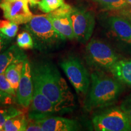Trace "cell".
<instances>
[{
	"label": "cell",
	"mask_w": 131,
	"mask_h": 131,
	"mask_svg": "<svg viewBox=\"0 0 131 131\" xmlns=\"http://www.w3.org/2000/svg\"><path fill=\"white\" fill-rule=\"evenodd\" d=\"M108 24L118 38L127 45H131V23L121 16H111Z\"/></svg>",
	"instance_id": "4fadbf2b"
},
{
	"label": "cell",
	"mask_w": 131,
	"mask_h": 131,
	"mask_svg": "<svg viewBox=\"0 0 131 131\" xmlns=\"http://www.w3.org/2000/svg\"><path fill=\"white\" fill-rule=\"evenodd\" d=\"M121 109L127 115L131 123V95L127 96L121 104Z\"/></svg>",
	"instance_id": "cb8c5ba5"
},
{
	"label": "cell",
	"mask_w": 131,
	"mask_h": 131,
	"mask_svg": "<svg viewBox=\"0 0 131 131\" xmlns=\"http://www.w3.org/2000/svg\"><path fill=\"white\" fill-rule=\"evenodd\" d=\"M21 113H23L21 111L13 107H10L4 109H0V126L3 127L7 119L15 117Z\"/></svg>",
	"instance_id": "7402d4cb"
},
{
	"label": "cell",
	"mask_w": 131,
	"mask_h": 131,
	"mask_svg": "<svg viewBox=\"0 0 131 131\" xmlns=\"http://www.w3.org/2000/svg\"><path fill=\"white\" fill-rule=\"evenodd\" d=\"M26 1L28 2V3L30 4L31 6H35L36 4H38V2L37 1V0H26Z\"/></svg>",
	"instance_id": "83f0119b"
},
{
	"label": "cell",
	"mask_w": 131,
	"mask_h": 131,
	"mask_svg": "<svg viewBox=\"0 0 131 131\" xmlns=\"http://www.w3.org/2000/svg\"><path fill=\"white\" fill-rule=\"evenodd\" d=\"M37 2H38V1H39V0H37Z\"/></svg>",
	"instance_id": "f546056e"
},
{
	"label": "cell",
	"mask_w": 131,
	"mask_h": 131,
	"mask_svg": "<svg viewBox=\"0 0 131 131\" xmlns=\"http://www.w3.org/2000/svg\"><path fill=\"white\" fill-rule=\"evenodd\" d=\"M9 40V39L6 38L0 34V53L6 47Z\"/></svg>",
	"instance_id": "4316f807"
},
{
	"label": "cell",
	"mask_w": 131,
	"mask_h": 131,
	"mask_svg": "<svg viewBox=\"0 0 131 131\" xmlns=\"http://www.w3.org/2000/svg\"><path fill=\"white\" fill-rule=\"evenodd\" d=\"M26 130L27 131H42V127L38 121L34 119H29L27 122V127Z\"/></svg>",
	"instance_id": "484cf974"
},
{
	"label": "cell",
	"mask_w": 131,
	"mask_h": 131,
	"mask_svg": "<svg viewBox=\"0 0 131 131\" xmlns=\"http://www.w3.org/2000/svg\"><path fill=\"white\" fill-rule=\"evenodd\" d=\"M69 15L72 23L75 38L83 44L91 38L95 27V18L92 13L76 7H72Z\"/></svg>",
	"instance_id": "52a82bcc"
},
{
	"label": "cell",
	"mask_w": 131,
	"mask_h": 131,
	"mask_svg": "<svg viewBox=\"0 0 131 131\" xmlns=\"http://www.w3.org/2000/svg\"><path fill=\"white\" fill-rule=\"evenodd\" d=\"M126 1H127V3H128V4L131 5V0H126Z\"/></svg>",
	"instance_id": "f1b7e54d"
},
{
	"label": "cell",
	"mask_w": 131,
	"mask_h": 131,
	"mask_svg": "<svg viewBox=\"0 0 131 131\" xmlns=\"http://www.w3.org/2000/svg\"><path fill=\"white\" fill-rule=\"evenodd\" d=\"M92 124L98 131H131V123L120 107L104 109L95 115Z\"/></svg>",
	"instance_id": "5b68a950"
},
{
	"label": "cell",
	"mask_w": 131,
	"mask_h": 131,
	"mask_svg": "<svg viewBox=\"0 0 131 131\" xmlns=\"http://www.w3.org/2000/svg\"><path fill=\"white\" fill-rule=\"evenodd\" d=\"M28 120L25 115L21 113L18 115L7 119L3 126L5 131H24L27 127Z\"/></svg>",
	"instance_id": "e0dca14e"
},
{
	"label": "cell",
	"mask_w": 131,
	"mask_h": 131,
	"mask_svg": "<svg viewBox=\"0 0 131 131\" xmlns=\"http://www.w3.org/2000/svg\"><path fill=\"white\" fill-rule=\"evenodd\" d=\"M18 30V26L12 21L0 19V34L10 40L15 37Z\"/></svg>",
	"instance_id": "ac0fdd59"
},
{
	"label": "cell",
	"mask_w": 131,
	"mask_h": 131,
	"mask_svg": "<svg viewBox=\"0 0 131 131\" xmlns=\"http://www.w3.org/2000/svg\"><path fill=\"white\" fill-rule=\"evenodd\" d=\"M16 43L19 48L25 50L32 49L34 46V42L32 36L27 31H24L18 35Z\"/></svg>",
	"instance_id": "44dd1931"
},
{
	"label": "cell",
	"mask_w": 131,
	"mask_h": 131,
	"mask_svg": "<svg viewBox=\"0 0 131 131\" xmlns=\"http://www.w3.org/2000/svg\"><path fill=\"white\" fill-rule=\"evenodd\" d=\"M123 89L122 83L115 78L96 70L91 75V87L84 102L85 109L91 111L112 105Z\"/></svg>",
	"instance_id": "7a4b0ae2"
},
{
	"label": "cell",
	"mask_w": 131,
	"mask_h": 131,
	"mask_svg": "<svg viewBox=\"0 0 131 131\" xmlns=\"http://www.w3.org/2000/svg\"><path fill=\"white\" fill-rule=\"evenodd\" d=\"M60 65L77 93L81 96H86L91 84V77L81 61L75 57H69Z\"/></svg>",
	"instance_id": "8992f818"
},
{
	"label": "cell",
	"mask_w": 131,
	"mask_h": 131,
	"mask_svg": "<svg viewBox=\"0 0 131 131\" xmlns=\"http://www.w3.org/2000/svg\"><path fill=\"white\" fill-rule=\"evenodd\" d=\"M37 121L41 126L42 131H73L80 129L77 122L61 117H51Z\"/></svg>",
	"instance_id": "7c38bea8"
},
{
	"label": "cell",
	"mask_w": 131,
	"mask_h": 131,
	"mask_svg": "<svg viewBox=\"0 0 131 131\" xmlns=\"http://www.w3.org/2000/svg\"><path fill=\"white\" fill-rule=\"evenodd\" d=\"M86 61L90 66L100 71H109L119 60L117 53L107 44L92 39L86 47Z\"/></svg>",
	"instance_id": "277c9868"
},
{
	"label": "cell",
	"mask_w": 131,
	"mask_h": 131,
	"mask_svg": "<svg viewBox=\"0 0 131 131\" xmlns=\"http://www.w3.org/2000/svg\"><path fill=\"white\" fill-rule=\"evenodd\" d=\"M14 96L0 89V106L9 105L14 103Z\"/></svg>",
	"instance_id": "d4e9b609"
},
{
	"label": "cell",
	"mask_w": 131,
	"mask_h": 131,
	"mask_svg": "<svg viewBox=\"0 0 131 131\" xmlns=\"http://www.w3.org/2000/svg\"><path fill=\"white\" fill-rule=\"evenodd\" d=\"M130 23H131V18H130Z\"/></svg>",
	"instance_id": "4dcf8cb0"
},
{
	"label": "cell",
	"mask_w": 131,
	"mask_h": 131,
	"mask_svg": "<svg viewBox=\"0 0 131 131\" xmlns=\"http://www.w3.org/2000/svg\"><path fill=\"white\" fill-rule=\"evenodd\" d=\"M32 75L34 88L53 103L58 113L71 110L74 97L55 65L46 61L36 63L32 68Z\"/></svg>",
	"instance_id": "6da1fadb"
},
{
	"label": "cell",
	"mask_w": 131,
	"mask_h": 131,
	"mask_svg": "<svg viewBox=\"0 0 131 131\" xmlns=\"http://www.w3.org/2000/svg\"><path fill=\"white\" fill-rule=\"evenodd\" d=\"M58 113L56 107L48 98L34 88L32 100L29 105V119L41 120Z\"/></svg>",
	"instance_id": "9c48e42d"
},
{
	"label": "cell",
	"mask_w": 131,
	"mask_h": 131,
	"mask_svg": "<svg viewBox=\"0 0 131 131\" xmlns=\"http://www.w3.org/2000/svg\"><path fill=\"white\" fill-rule=\"evenodd\" d=\"M26 55L18 46H12L7 50L0 53V74L4 73L9 65L16 61L25 60Z\"/></svg>",
	"instance_id": "9a60e30c"
},
{
	"label": "cell",
	"mask_w": 131,
	"mask_h": 131,
	"mask_svg": "<svg viewBox=\"0 0 131 131\" xmlns=\"http://www.w3.org/2000/svg\"><path fill=\"white\" fill-rule=\"evenodd\" d=\"M64 4V0H41L38 2V7L42 12L48 14Z\"/></svg>",
	"instance_id": "ffe728a7"
},
{
	"label": "cell",
	"mask_w": 131,
	"mask_h": 131,
	"mask_svg": "<svg viewBox=\"0 0 131 131\" xmlns=\"http://www.w3.org/2000/svg\"><path fill=\"white\" fill-rule=\"evenodd\" d=\"M34 82L32 75V68L28 60L24 62L22 75L16 91L18 103L24 107H28L32 100L34 94Z\"/></svg>",
	"instance_id": "8fae6325"
},
{
	"label": "cell",
	"mask_w": 131,
	"mask_h": 131,
	"mask_svg": "<svg viewBox=\"0 0 131 131\" xmlns=\"http://www.w3.org/2000/svg\"><path fill=\"white\" fill-rule=\"evenodd\" d=\"M0 89L2 90L5 92L7 93V94L11 95L14 96V97L16 96V92L13 88L10 83L6 78L4 73L0 74Z\"/></svg>",
	"instance_id": "603a6c76"
},
{
	"label": "cell",
	"mask_w": 131,
	"mask_h": 131,
	"mask_svg": "<svg viewBox=\"0 0 131 131\" xmlns=\"http://www.w3.org/2000/svg\"><path fill=\"white\" fill-rule=\"evenodd\" d=\"M110 72L113 77L123 84L131 87V59L118 60Z\"/></svg>",
	"instance_id": "5bb4252c"
},
{
	"label": "cell",
	"mask_w": 131,
	"mask_h": 131,
	"mask_svg": "<svg viewBox=\"0 0 131 131\" xmlns=\"http://www.w3.org/2000/svg\"><path fill=\"white\" fill-rule=\"evenodd\" d=\"M25 27L32 36L34 46L41 50L57 48L66 39L54 28L47 14L33 15Z\"/></svg>",
	"instance_id": "3957f363"
},
{
	"label": "cell",
	"mask_w": 131,
	"mask_h": 131,
	"mask_svg": "<svg viewBox=\"0 0 131 131\" xmlns=\"http://www.w3.org/2000/svg\"><path fill=\"white\" fill-rule=\"evenodd\" d=\"M104 9L107 10H120L127 7L126 0H92Z\"/></svg>",
	"instance_id": "d6986e66"
},
{
	"label": "cell",
	"mask_w": 131,
	"mask_h": 131,
	"mask_svg": "<svg viewBox=\"0 0 131 131\" xmlns=\"http://www.w3.org/2000/svg\"><path fill=\"white\" fill-rule=\"evenodd\" d=\"M71 9V6L64 3L57 9L47 14L54 28L64 37L69 40L75 38L69 15Z\"/></svg>",
	"instance_id": "30bf717a"
},
{
	"label": "cell",
	"mask_w": 131,
	"mask_h": 131,
	"mask_svg": "<svg viewBox=\"0 0 131 131\" xmlns=\"http://www.w3.org/2000/svg\"><path fill=\"white\" fill-rule=\"evenodd\" d=\"M0 8L5 18L18 25L27 23L33 16L26 0H3Z\"/></svg>",
	"instance_id": "ba28073f"
},
{
	"label": "cell",
	"mask_w": 131,
	"mask_h": 131,
	"mask_svg": "<svg viewBox=\"0 0 131 131\" xmlns=\"http://www.w3.org/2000/svg\"><path fill=\"white\" fill-rule=\"evenodd\" d=\"M24 61L25 60H21L14 62L8 66L4 72L6 78L16 92L18 88L19 81L22 75Z\"/></svg>",
	"instance_id": "2e32d148"
}]
</instances>
